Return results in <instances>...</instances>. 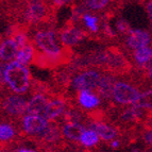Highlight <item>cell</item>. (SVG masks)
<instances>
[{
  "mask_svg": "<svg viewBox=\"0 0 152 152\" xmlns=\"http://www.w3.org/2000/svg\"><path fill=\"white\" fill-rule=\"evenodd\" d=\"M4 80L16 94H25L30 86V72L26 66L16 61L11 62L5 67Z\"/></svg>",
  "mask_w": 152,
  "mask_h": 152,
  "instance_id": "6da1fadb",
  "label": "cell"
},
{
  "mask_svg": "<svg viewBox=\"0 0 152 152\" xmlns=\"http://www.w3.org/2000/svg\"><path fill=\"white\" fill-rule=\"evenodd\" d=\"M105 53V63L104 70L113 76H124L131 72L133 65L124 56L121 49L117 47H109L104 50Z\"/></svg>",
  "mask_w": 152,
  "mask_h": 152,
  "instance_id": "7a4b0ae2",
  "label": "cell"
},
{
  "mask_svg": "<svg viewBox=\"0 0 152 152\" xmlns=\"http://www.w3.org/2000/svg\"><path fill=\"white\" fill-rule=\"evenodd\" d=\"M54 5L50 7L49 3L43 1H32L28 2V5L23 11L21 16L28 23H51L52 9Z\"/></svg>",
  "mask_w": 152,
  "mask_h": 152,
  "instance_id": "3957f363",
  "label": "cell"
},
{
  "mask_svg": "<svg viewBox=\"0 0 152 152\" xmlns=\"http://www.w3.org/2000/svg\"><path fill=\"white\" fill-rule=\"evenodd\" d=\"M34 43L42 53L47 56H58L63 49L58 47L56 43V32L52 30H41L34 36Z\"/></svg>",
  "mask_w": 152,
  "mask_h": 152,
  "instance_id": "277c9868",
  "label": "cell"
},
{
  "mask_svg": "<svg viewBox=\"0 0 152 152\" xmlns=\"http://www.w3.org/2000/svg\"><path fill=\"white\" fill-rule=\"evenodd\" d=\"M138 96H140L138 88L124 81H117L112 93V98L118 104H133Z\"/></svg>",
  "mask_w": 152,
  "mask_h": 152,
  "instance_id": "5b68a950",
  "label": "cell"
},
{
  "mask_svg": "<svg viewBox=\"0 0 152 152\" xmlns=\"http://www.w3.org/2000/svg\"><path fill=\"white\" fill-rule=\"evenodd\" d=\"M101 80V75L97 70L82 71L72 80V86L77 91H96Z\"/></svg>",
  "mask_w": 152,
  "mask_h": 152,
  "instance_id": "8992f818",
  "label": "cell"
},
{
  "mask_svg": "<svg viewBox=\"0 0 152 152\" xmlns=\"http://www.w3.org/2000/svg\"><path fill=\"white\" fill-rule=\"evenodd\" d=\"M1 107L5 114L13 117H18L23 115V113H27L28 102L23 97L17 96V95H11L3 99Z\"/></svg>",
  "mask_w": 152,
  "mask_h": 152,
  "instance_id": "52a82bcc",
  "label": "cell"
},
{
  "mask_svg": "<svg viewBox=\"0 0 152 152\" xmlns=\"http://www.w3.org/2000/svg\"><path fill=\"white\" fill-rule=\"evenodd\" d=\"M48 121L43 116L38 115H27L23 119V129L25 133L31 135H37L47 128Z\"/></svg>",
  "mask_w": 152,
  "mask_h": 152,
  "instance_id": "ba28073f",
  "label": "cell"
},
{
  "mask_svg": "<svg viewBox=\"0 0 152 152\" xmlns=\"http://www.w3.org/2000/svg\"><path fill=\"white\" fill-rule=\"evenodd\" d=\"M86 36L87 33L82 29L75 27L74 23L66 25V27L61 31V34H60L61 42L66 47H69V46H72L79 42H81Z\"/></svg>",
  "mask_w": 152,
  "mask_h": 152,
  "instance_id": "9c48e42d",
  "label": "cell"
},
{
  "mask_svg": "<svg viewBox=\"0 0 152 152\" xmlns=\"http://www.w3.org/2000/svg\"><path fill=\"white\" fill-rule=\"evenodd\" d=\"M150 42H151V35L149 34V32L140 30V29L132 30L127 35V39H126L128 48H130L131 50H137L142 47H147L149 46Z\"/></svg>",
  "mask_w": 152,
  "mask_h": 152,
  "instance_id": "30bf717a",
  "label": "cell"
},
{
  "mask_svg": "<svg viewBox=\"0 0 152 152\" xmlns=\"http://www.w3.org/2000/svg\"><path fill=\"white\" fill-rule=\"evenodd\" d=\"M116 82V77L113 76V75L109 74V72H105L104 75H102L100 83H99L98 87L96 89L97 95L103 98L104 100H110Z\"/></svg>",
  "mask_w": 152,
  "mask_h": 152,
  "instance_id": "8fae6325",
  "label": "cell"
},
{
  "mask_svg": "<svg viewBox=\"0 0 152 152\" xmlns=\"http://www.w3.org/2000/svg\"><path fill=\"white\" fill-rule=\"evenodd\" d=\"M65 111H66V101L64 99L56 98L53 99L52 101H49V103L47 104V107H46L45 111L43 113V117L46 120L56 119V117L64 114Z\"/></svg>",
  "mask_w": 152,
  "mask_h": 152,
  "instance_id": "7c38bea8",
  "label": "cell"
},
{
  "mask_svg": "<svg viewBox=\"0 0 152 152\" xmlns=\"http://www.w3.org/2000/svg\"><path fill=\"white\" fill-rule=\"evenodd\" d=\"M49 103L48 97L44 94H36L32 97L30 101L28 102L27 113L28 115H43L47 104Z\"/></svg>",
  "mask_w": 152,
  "mask_h": 152,
  "instance_id": "4fadbf2b",
  "label": "cell"
},
{
  "mask_svg": "<svg viewBox=\"0 0 152 152\" xmlns=\"http://www.w3.org/2000/svg\"><path fill=\"white\" fill-rule=\"evenodd\" d=\"M19 47L13 38H7L0 45V60L3 62L11 61L16 58Z\"/></svg>",
  "mask_w": 152,
  "mask_h": 152,
  "instance_id": "5bb4252c",
  "label": "cell"
},
{
  "mask_svg": "<svg viewBox=\"0 0 152 152\" xmlns=\"http://www.w3.org/2000/svg\"><path fill=\"white\" fill-rule=\"evenodd\" d=\"M84 132V127L78 122H66L63 127V135L71 142L81 140V136Z\"/></svg>",
  "mask_w": 152,
  "mask_h": 152,
  "instance_id": "9a60e30c",
  "label": "cell"
},
{
  "mask_svg": "<svg viewBox=\"0 0 152 152\" xmlns=\"http://www.w3.org/2000/svg\"><path fill=\"white\" fill-rule=\"evenodd\" d=\"M93 131L97 133L98 136H100L104 140H112L117 136V131L113 127H110L104 122H91Z\"/></svg>",
  "mask_w": 152,
  "mask_h": 152,
  "instance_id": "2e32d148",
  "label": "cell"
},
{
  "mask_svg": "<svg viewBox=\"0 0 152 152\" xmlns=\"http://www.w3.org/2000/svg\"><path fill=\"white\" fill-rule=\"evenodd\" d=\"M79 103L81 104L84 109L93 110L100 104V99L97 95L93 94L91 91H82L79 93Z\"/></svg>",
  "mask_w": 152,
  "mask_h": 152,
  "instance_id": "e0dca14e",
  "label": "cell"
},
{
  "mask_svg": "<svg viewBox=\"0 0 152 152\" xmlns=\"http://www.w3.org/2000/svg\"><path fill=\"white\" fill-rule=\"evenodd\" d=\"M134 107L146 111H152V88L145 91L142 94H140L136 101L132 104Z\"/></svg>",
  "mask_w": 152,
  "mask_h": 152,
  "instance_id": "ac0fdd59",
  "label": "cell"
},
{
  "mask_svg": "<svg viewBox=\"0 0 152 152\" xmlns=\"http://www.w3.org/2000/svg\"><path fill=\"white\" fill-rule=\"evenodd\" d=\"M34 53H35V50H34V47H33L32 44H27L18 51L17 56H16V62L25 66L26 64H28L30 61H32Z\"/></svg>",
  "mask_w": 152,
  "mask_h": 152,
  "instance_id": "d6986e66",
  "label": "cell"
},
{
  "mask_svg": "<svg viewBox=\"0 0 152 152\" xmlns=\"http://www.w3.org/2000/svg\"><path fill=\"white\" fill-rule=\"evenodd\" d=\"M132 58L137 63V67L144 65L152 58V47L147 46V47H142V48L134 50L132 53Z\"/></svg>",
  "mask_w": 152,
  "mask_h": 152,
  "instance_id": "ffe728a7",
  "label": "cell"
},
{
  "mask_svg": "<svg viewBox=\"0 0 152 152\" xmlns=\"http://www.w3.org/2000/svg\"><path fill=\"white\" fill-rule=\"evenodd\" d=\"M80 142L85 147H91V146L98 144L99 136L97 135L96 132L93 131V130H85V132L82 134Z\"/></svg>",
  "mask_w": 152,
  "mask_h": 152,
  "instance_id": "44dd1931",
  "label": "cell"
},
{
  "mask_svg": "<svg viewBox=\"0 0 152 152\" xmlns=\"http://www.w3.org/2000/svg\"><path fill=\"white\" fill-rule=\"evenodd\" d=\"M82 20L85 23L87 28L91 30V32L96 33L98 31V17L95 15H91V14H84L82 16Z\"/></svg>",
  "mask_w": 152,
  "mask_h": 152,
  "instance_id": "7402d4cb",
  "label": "cell"
},
{
  "mask_svg": "<svg viewBox=\"0 0 152 152\" xmlns=\"http://www.w3.org/2000/svg\"><path fill=\"white\" fill-rule=\"evenodd\" d=\"M109 0H86L84 1V8L89 10H101L105 8V5L109 4Z\"/></svg>",
  "mask_w": 152,
  "mask_h": 152,
  "instance_id": "603a6c76",
  "label": "cell"
},
{
  "mask_svg": "<svg viewBox=\"0 0 152 152\" xmlns=\"http://www.w3.org/2000/svg\"><path fill=\"white\" fill-rule=\"evenodd\" d=\"M15 134L14 129L12 126L8 124H0V140H9L13 138Z\"/></svg>",
  "mask_w": 152,
  "mask_h": 152,
  "instance_id": "cb8c5ba5",
  "label": "cell"
},
{
  "mask_svg": "<svg viewBox=\"0 0 152 152\" xmlns=\"http://www.w3.org/2000/svg\"><path fill=\"white\" fill-rule=\"evenodd\" d=\"M116 28H117V30H118V32H120L121 34H126V35H128L132 31L129 23H128L126 19H124V18H120V19L117 20Z\"/></svg>",
  "mask_w": 152,
  "mask_h": 152,
  "instance_id": "d4e9b609",
  "label": "cell"
},
{
  "mask_svg": "<svg viewBox=\"0 0 152 152\" xmlns=\"http://www.w3.org/2000/svg\"><path fill=\"white\" fill-rule=\"evenodd\" d=\"M142 136L145 144L152 148V128L145 127V131H142Z\"/></svg>",
  "mask_w": 152,
  "mask_h": 152,
  "instance_id": "484cf974",
  "label": "cell"
},
{
  "mask_svg": "<svg viewBox=\"0 0 152 152\" xmlns=\"http://www.w3.org/2000/svg\"><path fill=\"white\" fill-rule=\"evenodd\" d=\"M5 67H7V65H5V64L0 63V87H2L3 84L5 83V80H4Z\"/></svg>",
  "mask_w": 152,
  "mask_h": 152,
  "instance_id": "4316f807",
  "label": "cell"
},
{
  "mask_svg": "<svg viewBox=\"0 0 152 152\" xmlns=\"http://www.w3.org/2000/svg\"><path fill=\"white\" fill-rule=\"evenodd\" d=\"M146 11H147L148 17H149V20H150V26H151V29H152V0L151 1H148L146 3Z\"/></svg>",
  "mask_w": 152,
  "mask_h": 152,
  "instance_id": "83f0119b",
  "label": "cell"
},
{
  "mask_svg": "<svg viewBox=\"0 0 152 152\" xmlns=\"http://www.w3.org/2000/svg\"><path fill=\"white\" fill-rule=\"evenodd\" d=\"M120 146V142L119 140H114V142L111 144V147L114 148V149H116V148H118Z\"/></svg>",
  "mask_w": 152,
  "mask_h": 152,
  "instance_id": "f1b7e54d",
  "label": "cell"
},
{
  "mask_svg": "<svg viewBox=\"0 0 152 152\" xmlns=\"http://www.w3.org/2000/svg\"><path fill=\"white\" fill-rule=\"evenodd\" d=\"M18 152H34L33 150H30V149H20Z\"/></svg>",
  "mask_w": 152,
  "mask_h": 152,
  "instance_id": "f546056e",
  "label": "cell"
},
{
  "mask_svg": "<svg viewBox=\"0 0 152 152\" xmlns=\"http://www.w3.org/2000/svg\"><path fill=\"white\" fill-rule=\"evenodd\" d=\"M151 43H152V42H151Z\"/></svg>",
  "mask_w": 152,
  "mask_h": 152,
  "instance_id": "4dcf8cb0",
  "label": "cell"
}]
</instances>
